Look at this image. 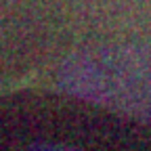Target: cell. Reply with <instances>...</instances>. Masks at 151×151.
Wrapping results in <instances>:
<instances>
[{
  "label": "cell",
  "instance_id": "6da1fadb",
  "mask_svg": "<svg viewBox=\"0 0 151 151\" xmlns=\"http://www.w3.org/2000/svg\"><path fill=\"white\" fill-rule=\"evenodd\" d=\"M59 84L84 101L151 124V48L105 46L63 63Z\"/></svg>",
  "mask_w": 151,
  "mask_h": 151
}]
</instances>
